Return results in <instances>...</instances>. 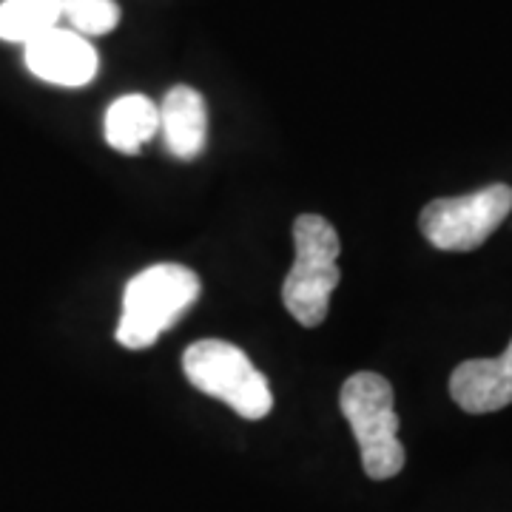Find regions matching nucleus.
I'll return each instance as SVG.
<instances>
[{
    "instance_id": "nucleus-1",
    "label": "nucleus",
    "mask_w": 512,
    "mask_h": 512,
    "mask_svg": "<svg viewBox=\"0 0 512 512\" xmlns=\"http://www.w3.org/2000/svg\"><path fill=\"white\" fill-rule=\"evenodd\" d=\"M293 265L282 282V302L302 328L325 322L330 293L339 285V234L325 217L302 214L293 222Z\"/></svg>"
},
{
    "instance_id": "nucleus-2",
    "label": "nucleus",
    "mask_w": 512,
    "mask_h": 512,
    "mask_svg": "<svg viewBox=\"0 0 512 512\" xmlns=\"http://www.w3.org/2000/svg\"><path fill=\"white\" fill-rule=\"evenodd\" d=\"M200 299V276L185 265H151L123 291L117 342L128 350L151 348Z\"/></svg>"
},
{
    "instance_id": "nucleus-3",
    "label": "nucleus",
    "mask_w": 512,
    "mask_h": 512,
    "mask_svg": "<svg viewBox=\"0 0 512 512\" xmlns=\"http://www.w3.org/2000/svg\"><path fill=\"white\" fill-rule=\"evenodd\" d=\"M342 416L348 419L362 450V467L373 481H387L404 470V447L399 441V416L393 387L379 373H353L339 393Z\"/></svg>"
},
{
    "instance_id": "nucleus-4",
    "label": "nucleus",
    "mask_w": 512,
    "mask_h": 512,
    "mask_svg": "<svg viewBox=\"0 0 512 512\" xmlns=\"http://www.w3.org/2000/svg\"><path fill=\"white\" fill-rule=\"evenodd\" d=\"M185 379L225 402L237 416L248 421L265 419L274 407V393L268 379L254 367L245 350L222 339H202L185 350Z\"/></svg>"
},
{
    "instance_id": "nucleus-5",
    "label": "nucleus",
    "mask_w": 512,
    "mask_h": 512,
    "mask_svg": "<svg viewBox=\"0 0 512 512\" xmlns=\"http://www.w3.org/2000/svg\"><path fill=\"white\" fill-rule=\"evenodd\" d=\"M510 211L512 188L507 183H495L464 197L427 202L419 228L424 239L439 251H476L493 237Z\"/></svg>"
},
{
    "instance_id": "nucleus-6",
    "label": "nucleus",
    "mask_w": 512,
    "mask_h": 512,
    "mask_svg": "<svg viewBox=\"0 0 512 512\" xmlns=\"http://www.w3.org/2000/svg\"><path fill=\"white\" fill-rule=\"evenodd\" d=\"M26 49V69L40 77L43 83L80 89L89 86L100 69V57L94 46L83 35L72 29H52L46 35L35 37Z\"/></svg>"
},
{
    "instance_id": "nucleus-7",
    "label": "nucleus",
    "mask_w": 512,
    "mask_h": 512,
    "mask_svg": "<svg viewBox=\"0 0 512 512\" xmlns=\"http://www.w3.org/2000/svg\"><path fill=\"white\" fill-rule=\"evenodd\" d=\"M450 396L464 413H495L512 404V339L495 359H467L450 376Z\"/></svg>"
},
{
    "instance_id": "nucleus-8",
    "label": "nucleus",
    "mask_w": 512,
    "mask_h": 512,
    "mask_svg": "<svg viewBox=\"0 0 512 512\" xmlns=\"http://www.w3.org/2000/svg\"><path fill=\"white\" fill-rule=\"evenodd\" d=\"M160 131L174 157H200L208 140V109L202 94L191 86H174L160 106Z\"/></svg>"
},
{
    "instance_id": "nucleus-9",
    "label": "nucleus",
    "mask_w": 512,
    "mask_h": 512,
    "mask_svg": "<svg viewBox=\"0 0 512 512\" xmlns=\"http://www.w3.org/2000/svg\"><path fill=\"white\" fill-rule=\"evenodd\" d=\"M106 143L123 154H137L160 131V106L146 94H126L106 111Z\"/></svg>"
},
{
    "instance_id": "nucleus-10",
    "label": "nucleus",
    "mask_w": 512,
    "mask_h": 512,
    "mask_svg": "<svg viewBox=\"0 0 512 512\" xmlns=\"http://www.w3.org/2000/svg\"><path fill=\"white\" fill-rule=\"evenodd\" d=\"M60 0H3L0 3V40L32 43L35 37L57 29Z\"/></svg>"
},
{
    "instance_id": "nucleus-11",
    "label": "nucleus",
    "mask_w": 512,
    "mask_h": 512,
    "mask_svg": "<svg viewBox=\"0 0 512 512\" xmlns=\"http://www.w3.org/2000/svg\"><path fill=\"white\" fill-rule=\"evenodd\" d=\"M60 15L77 35L100 37L120 23V6L114 0H60Z\"/></svg>"
}]
</instances>
